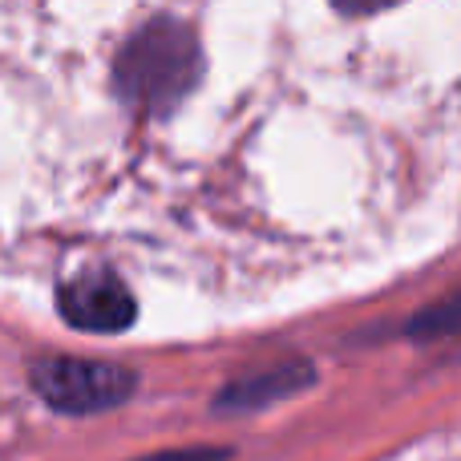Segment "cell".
Segmentation results:
<instances>
[{
	"label": "cell",
	"instance_id": "cell-4",
	"mask_svg": "<svg viewBox=\"0 0 461 461\" xmlns=\"http://www.w3.org/2000/svg\"><path fill=\"white\" fill-rule=\"evenodd\" d=\"M312 381V368L308 365H284L267 376H255V381L243 384H230V389L219 397V409H263L279 397H292L300 384Z\"/></svg>",
	"mask_w": 461,
	"mask_h": 461
},
{
	"label": "cell",
	"instance_id": "cell-3",
	"mask_svg": "<svg viewBox=\"0 0 461 461\" xmlns=\"http://www.w3.org/2000/svg\"><path fill=\"white\" fill-rule=\"evenodd\" d=\"M57 312L81 332H126L138 316L130 287L113 271H81L57 292Z\"/></svg>",
	"mask_w": 461,
	"mask_h": 461
},
{
	"label": "cell",
	"instance_id": "cell-2",
	"mask_svg": "<svg viewBox=\"0 0 461 461\" xmlns=\"http://www.w3.org/2000/svg\"><path fill=\"white\" fill-rule=\"evenodd\" d=\"M29 381L49 409L69 417L105 413L134 397L138 376L126 365L110 360H73V357H45L29 368Z\"/></svg>",
	"mask_w": 461,
	"mask_h": 461
},
{
	"label": "cell",
	"instance_id": "cell-5",
	"mask_svg": "<svg viewBox=\"0 0 461 461\" xmlns=\"http://www.w3.org/2000/svg\"><path fill=\"white\" fill-rule=\"evenodd\" d=\"M227 449H183V454H154L142 461H223Z\"/></svg>",
	"mask_w": 461,
	"mask_h": 461
},
{
	"label": "cell",
	"instance_id": "cell-1",
	"mask_svg": "<svg viewBox=\"0 0 461 461\" xmlns=\"http://www.w3.org/2000/svg\"><path fill=\"white\" fill-rule=\"evenodd\" d=\"M203 73V49L186 24L158 16L142 24L134 37L122 45L113 61V86L134 110L142 113H167L178 105Z\"/></svg>",
	"mask_w": 461,
	"mask_h": 461
}]
</instances>
